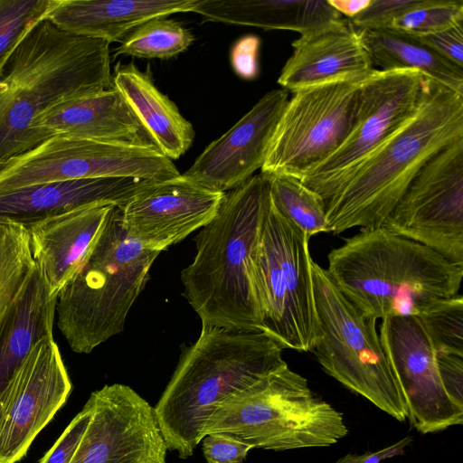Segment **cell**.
Returning <instances> with one entry per match:
<instances>
[{
    "mask_svg": "<svg viewBox=\"0 0 463 463\" xmlns=\"http://www.w3.org/2000/svg\"><path fill=\"white\" fill-rule=\"evenodd\" d=\"M288 101V91L282 88L267 92L227 132L211 142L183 175L224 194L244 184L261 169Z\"/></svg>",
    "mask_w": 463,
    "mask_h": 463,
    "instance_id": "ac0fdd59",
    "label": "cell"
},
{
    "mask_svg": "<svg viewBox=\"0 0 463 463\" xmlns=\"http://www.w3.org/2000/svg\"><path fill=\"white\" fill-rule=\"evenodd\" d=\"M463 24V0H424L419 7L398 18L391 29L420 36Z\"/></svg>",
    "mask_w": 463,
    "mask_h": 463,
    "instance_id": "d6a6232c",
    "label": "cell"
},
{
    "mask_svg": "<svg viewBox=\"0 0 463 463\" xmlns=\"http://www.w3.org/2000/svg\"><path fill=\"white\" fill-rule=\"evenodd\" d=\"M463 137V94L429 79L415 115L326 202L328 232L382 227L422 165Z\"/></svg>",
    "mask_w": 463,
    "mask_h": 463,
    "instance_id": "5b68a950",
    "label": "cell"
},
{
    "mask_svg": "<svg viewBox=\"0 0 463 463\" xmlns=\"http://www.w3.org/2000/svg\"><path fill=\"white\" fill-rule=\"evenodd\" d=\"M359 33L375 70H415L428 79L463 94V70L411 35L392 29L364 30Z\"/></svg>",
    "mask_w": 463,
    "mask_h": 463,
    "instance_id": "4316f807",
    "label": "cell"
},
{
    "mask_svg": "<svg viewBox=\"0 0 463 463\" xmlns=\"http://www.w3.org/2000/svg\"><path fill=\"white\" fill-rule=\"evenodd\" d=\"M412 438L407 436L397 442L377 451H366L364 454H346L332 463H381V461L405 454V448L411 444Z\"/></svg>",
    "mask_w": 463,
    "mask_h": 463,
    "instance_id": "ab89813d",
    "label": "cell"
},
{
    "mask_svg": "<svg viewBox=\"0 0 463 463\" xmlns=\"http://www.w3.org/2000/svg\"><path fill=\"white\" fill-rule=\"evenodd\" d=\"M149 183L136 178L77 179L0 192V222L26 227L91 204L121 207Z\"/></svg>",
    "mask_w": 463,
    "mask_h": 463,
    "instance_id": "7402d4cb",
    "label": "cell"
},
{
    "mask_svg": "<svg viewBox=\"0 0 463 463\" xmlns=\"http://www.w3.org/2000/svg\"><path fill=\"white\" fill-rule=\"evenodd\" d=\"M320 336L312 352L323 370L398 421L407 419L402 392L376 331L339 291L326 270L312 261Z\"/></svg>",
    "mask_w": 463,
    "mask_h": 463,
    "instance_id": "9c48e42d",
    "label": "cell"
},
{
    "mask_svg": "<svg viewBox=\"0 0 463 463\" xmlns=\"http://www.w3.org/2000/svg\"><path fill=\"white\" fill-rule=\"evenodd\" d=\"M35 265L27 228L0 222V313L23 288Z\"/></svg>",
    "mask_w": 463,
    "mask_h": 463,
    "instance_id": "f546056e",
    "label": "cell"
},
{
    "mask_svg": "<svg viewBox=\"0 0 463 463\" xmlns=\"http://www.w3.org/2000/svg\"><path fill=\"white\" fill-rule=\"evenodd\" d=\"M193 42V34L181 24L157 16L135 27L115 49V56L170 59L184 52Z\"/></svg>",
    "mask_w": 463,
    "mask_h": 463,
    "instance_id": "f1b7e54d",
    "label": "cell"
},
{
    "mask_svg": "<svg viewBox=\"0 0 463 463\" xmlns=\"http://www.w3.org/2000/svg\"><path fill=\"white\" fill-rule=\"evenodd\" d=\"M428 83L415 70H376L362 83L350 133L301 183L326 202L370 154L415 115Z\"/></svg>",
    "mask_w": 463,
    "mask_h": 463,
    "instance_id": "7c38bea8",
    "label": "cell"
},
{
    "mask_svg": "<svg viewBox=\"0 0 463 463\" xmlns=\"http://www.w3.org/2000/svg\"><path fill=\"white\" fill-rule=\"evenodd\" d=\"M326 269L339 291L373 319L418 316L458 294L463 267L384 227L363 229L327 255Z\"/></svg>",
    "mask_w": 463,
    "mask_h": 463,
    "instance_id": "277c9868",
    "label": "cell"
},
{
    "mask_svg": "<svg viewBox=\"0 0 463 463\" xmlns=\"http://www.w3.org/2000/svg\"><path fill=\"white\" fill-rule=\"evenodd\" d=\"M293 52L278 78L292 93L344 80H364L376 70L359 32L347 18L293 41Z\"/></svg>",
    "mask_w": 463,
    "mask_h": 463,
    "instance_id": "d6986e66",
    "label": "cell"
},
{
    "mask_svg": "<svg viewBox=\"0 0 463 463\" xmlns=\"http://www.w3.org/2000/svg\"><path fill=\"white\" fill-rule=\"evenodd\" d=\"M57 298L36 264L0 313V426L24 360L39 341L52 336Z\"/></svg>",
    "mask_w": 463,
    "mask_h": 463,
    "instance_id": "44dd1931",
    "label": "cell"
},
{
    "mask_svg": "<svg viewBox=\"0 0 463 463\" xmlns=\"http://www.w3.org/2000/svg\"><path fill=\"white\" fill-rule=\"evenodd\" d=\"M58 0H0V77L10 55Z\"/></svg>",
    "mask_w": 463,
    "mask_h": 463,
    "instance_id": "1f68e13d",
    "label": "cell"
},
{
    "mask_svg": "<svg viewBox=\"0 0 463 463\" xmlns=\"http://www.w3.org/2000/svg\"><path fill=\"white\" fill-rule=\"evenodd\" d=\"M71 383L53 337L31 350L0 426V463H16L66 402Z\"/></svg>",
    "mask_w": 463,
    "mask_h": 463,
    "instance_id": "e0dca14e",
    "label": "cell"
},
{
    "mask_svg": "<svg viewBox=\"0 0 463 463\" xmlns=\"http://www.w3.org/2000/svg\"><path fill=\"white\" fill-rule=\"evenodd\" d=\"M112 85L165 156L174 160L187 152L195 135L193 125L157 89L148 71H140L132 61L118 63Z\"/></svg>",
    "mask_w": 463,
    "mask_h": 463,
    "instance_id": "d4e9b609",
    "label": "cell"
},
{
    "mask_svg": "<svg viewBox=\"0 0 463 463\" xmlns=\"http://www.w3.org/2000/svg\"><path fill=\"white\" fill-rule=\"evenodd\" d=\"M436 360L446 392L454 402L463 408V357L437 353Z\"/></svg>",
    "mask_w": 463,
    "mask_h": 463,
    "instance_id": "f35d334b",
    "label": "cell"
},
{
    "mask_svg": "<svg viewBox=\"0 0 463 463\" xmlns=\"http://www.w3.org/2000/svg\"><path fill=\"white\" fill-rule=\"evenodd\" d=\"M424 0H370L356 16L348 19L358 31L391 29L402 15L423 4Z\"/></svg>",
    "mask_w": 463,
    "mask_h": 463,
    "instance_id": "836d02e7",
    "label": "cell"
},
{
    "mask_svg": "<svg viewBox=\"0 0 463 463\" xmlns=\"http://www.w3.org/2000/svg\"><path fill=\"white\" fill-rule=\"evenodd\" d=\"M269 196L277 210L290 223L310 239L328 232L326 201L292 176L263 175Z\"/></svg>",
    "mask_w": 463,
    "mask_h": 463,
    "instance_id": "83f0119b",
    "label": "cell"
},
{
    "mask_svg": "<svg viewBox=\"0 0 463 463\" xmlns=\"http://www.w3.org/2000/svg\"><path fill=\"white\" fill-rule=\"evenodd\" d=\"M260 39L254 34L244 35L232 45L231 63L234 72L243 80L258 77Z\"/></svg>",
    "mask_w": 463,
    "mask_h": 463,
    "instance_id": "74e56055",
    "label": "cell"
},
{
    "mask_svg": "<svg viewBox=\"0 0 463 463\" xmlns=\"http://www.w3.org/2000/svg\"><path fill=\"white\" fill-rule=\"evenodd\" d=\"M226 433L253 448L283 451L331 446L348 433L342 412L318 398L288 364L222 401L204 437Z\"/></svg>",
    "mask_w": 463,
    "mask_h": 463,
    "instance_id": "52a82bcc",
    "label": "cell"
},
{
    "mask_svg": "<svg viewBox=\"0 0 463 463\" xmlns=\"http://www.w3.org/2000/svg\"><path fill=\"white\" fill-rule=\"evenodd\" d=\"M159 252L123 229L114 206L100 233L57 298V326L71 349L89 354L121 333Z\"/></svg>",
    "mask_w": 463,
    "mask_h": 463,
    "instance_id": "8992f818",
    "label": "cell"
},
{
    "mask_svg": "<svg viewBox=\"0 0 463 463\" xmlns=\"http://www.w3.org/2000/svg\"><path fill=\"white\" fill-rule=\"evenodd\" d=\"M363 81L337 80L293 92L277 125L260 174L300 179L328 158L353 128Z\"/></svg>",
    "mask_w": 463,
    "mask_h": 463,
    "instance_id": "30bf717a",
    "label": "cell"
},
{
    "mask_svg": "<svg viewBox=\"0 0 463 463\" xmlns=\"http://www.w3.org/2000/svg\"><path fill=\"white\" fill-rule=\"evenodd\" d=\"M328 3L342 16L352 19L368 5L370 0H328Z\"/></svg>",
    "mask_w": 463,
    "mask_h": 463,
    "instance_id": "60d3db41",
    "label": "cell"
},
{
    "mask_svg": "<svg viewBox=\"0 0 463 463\" xmlns=\"http://www.w3.org/2000/svg\"><path fill=\"white\" fill-rule=\"evenodd\" d=\"M269 195L267 178L254 175L225 193L215 217L196 235V254L181 281L202 326L262 332L253 252Z\"/></svg>",
    "mask_w": 463,
    "mask_h": 463,
    "instance_id": "3957f363",
    "label": "cell"
},
{
    "mask_svg": "<svg viewBox=\"0 0 463 463\" xmlns=\"http://www.w3.org/2000/svg\"><path fill=\"white\" fill-rule=\"evenodd\" d=\"M203 452L207 463H242L250 444L226 433H211L203 439Z\"/></svg>",
    "mask_w": 463,
    "mask_h": 463,
    "instance_id": "d590c367",
    "label": "cell"
},
{
    "mask_svg": "<svg viewBox=\"0 0 463 463\" xmlns=\"http://www.w3.org/2000/svg\"><path fill=\"white\" fill-rule=\"evenodd\" d=\"M382 227L463 267V137L422 165Z\"/></svg>",
    "mask_w": 463,
    "mask_h": 463,
    "instance_id": "4fadbf2b",
    "label": "cell"
},
{
    "mask_svg": "<svg viewBox=\"0 0 463 463\" xmlns=\"http://www.w3.org/2000/svg\"><path fill=\"white\" fill-rule=\"evenodd\" d=\"M197 0H58L47 20L71 34L122 42L145 21L192 12Z\"/></svg>",
    "mask_w": 463,
    "mask_h": 463,
    "instance_id": "cb8c5ba5",
    "label": "cell"
},
{
    "mask_svg": "<svg viewBox=\"0 0 463 463\" xmlns=\"http://www.w3.org/2000/svg\"><path fill=\"white\" fill-rule=\"evenodd\" d=\"M282 350L264 332L202 326L154 408L167 449L193 456L218 405L286 365Z\"/></svg>",
    "mask_w": 463,
    "mask_h": 463,
    "instance_id": "7a4b0ae2",
    "label": "cell"
},
{
    "mask_svg": "<svg viewBox=\"0 0 463 463\" xmlns=\"http://www.w3.org/2000/svg\"><path fill=\"white\" fill-rule=\"evenodd\" d=\"M224 194L183 174L152 182L119 207L122 227L144 248L160 252L209 223Z\"/></svg>",
    "mask_w": 463,
    "mask_h": 463,
    "instance_id": "2e32d148",
    "label": "cell"
},
{
    "mask_svg": "<svg viewBox=\"0 0 463 463\" xmlns=\"http://www.w3.org/2000/svg\"><path fill=\"white\" fill-rule=\"evenodd\" d=\"M93 411L70 463H165L154 408L128 385L93 392Z\"/></svg>",
    "mask_w": 463,
    "mask_h": 463,
    "instance_id": "5bb4252c",
    "label": "cell"
},
{
    "mask_svg": "<svg viewBox=\"0 0 463 463\" xmlns=\"http://www.w3.org/2000/svg\"><path fill=\"white\" fill-rule=\"evenodd\" d=\"M379 335L402 392L411 426L427 434L462 425L463 408L442 385L437 353L418 316L382 319Z\"/></svg>",
    "mask_w": 463,
    "mask_h": 463,
    "instance_id": "9a60e30c",
    "label": "cell"
},
{
    "mask_svg": "<svg viewBox=\"0 0 463 463\" xmlns=\"http://www.w3.org/2000/svg\"><path fill=\"white\" fill-rule=\"evenodd\" d=\"M92 411L93 402L90 397L83 409L73 418L39 463H70L90 420Z\"/></svg>",
    "mask_w": 463,
    "mask_h": 463,
    "instance_id": "e575fe53",
    "label": "cell"
},
{
    "mask_svg": "<svg viewBox=\"0 0 463 463\" xmlns=\"http://www.w3.org/2000/svg\"><path fill=\"white\" fill-rule=\"evenodd\" d=\"M33 128L46 138L60 135L158 149L114 87L50 107Z\"/></svg>",
    "mask_w": 463,
    "mask_h": 463,
    "instance_id": "ffe728a7",
    "label": "cell"
},
{
    "mask_svg": "<svg viewBox=\"0 0 463 463\" xmlns=\"http://www.w3.org/2000/svg\"><path fill=\"white\" fill-rule=\"evenodd\" d=\"M114 206L91 204L26 226L33 258L53 296L71 278Z\"/></svg>",
    "mask_w": 463,
    "mask_h": 463,
    "instance_id": "603a6c76",
    "label": "cell"
},
{
    "mask_svg": "<svg viewBox=\"0 0 463 463\" xmlns=\"http://www.w3.org/2000/svg\"><path fill=\"white\" fill-rule=\"evenodd\" d=\"M411 36L463 70V24L430 34Z\"/></svg>",
    "mask_w": 463,
    "mask_h": 463,
    "instance_id": "8d00e7d4",
    "label": "cell"
},
{
    "mask_svg": "<svg viewBox=\"0 0 463 463\" xmlns=\"http://www.w3.org/2000/svg\"><path fill=\"white\" fill-rule=\"evenodd\" d=\"M179 175L173 161L157 148L57 135L12 159L0 172V192L77 179L160 182Z\"/></svg>",
    "mask_w": 463,
    "mask_h": 463,
    "instance_id": "8fae6325",
    "label": "cell"
},
{
    "mask_svg": "<svg viewBox=\"0 0 463 463\" xmlns=\"http://www.w3.org/2000/svg\"><path fill=\"white\" fill-rule=\"evenodd\" d=\"M192 13L210 22L295 31L300 35L344 18L328 0H197Z\"/></svg>",
    "mask_w": 463,
    "mask_h": 463,
    "instance_id": "484cf974",
    "label": "cell"
},
{
    "mask_svg": "<svg viewBox=\"0 0 463 463\" xmlns=\"http://www.w3.org/2000/svg\"><path fill=\"white\" fill-rule=\"evenodd\" d=\"M109 44L47 19L26 33L0 77V172L47 139L33 127L50 107L113 87Z\"/></svg>",
    "mask_w": 463,
    "mask_h": 463,
    "instance_id": "6da1fadb",
    "label": "cell"
},
{
    "mask_svg": "<svg viewBox=\"0 0 463 463\" xmlns=\"http://www.w3.org/2000/svg\"><path fill=\"white\" fill-rule=\"evenodd\" d=\"M436 353L463 357V297L433 302L419 315Z\"/></svg>",
    "mask_w": 463,
    "mask_h": 463,
    "instance_id": "4dcf8cb0",
    "label": "cell"
},
{
    "mask_svg": "<svg viewBox=\"0 0 463 463\" xmlns=\"http://www.w3.org/2000/svg\"><path fill=\"white\" fill-rule=\"evenodd\" d=\"M308 241L269 195L253 252L261 331L282 349L298 352H312L320 336Z\"/></svg>",
    "mask_w": 463,
    "mask_h": 463,
    "instance_id": "ba28073f",
    "label": "cell"
}]
</instances>
